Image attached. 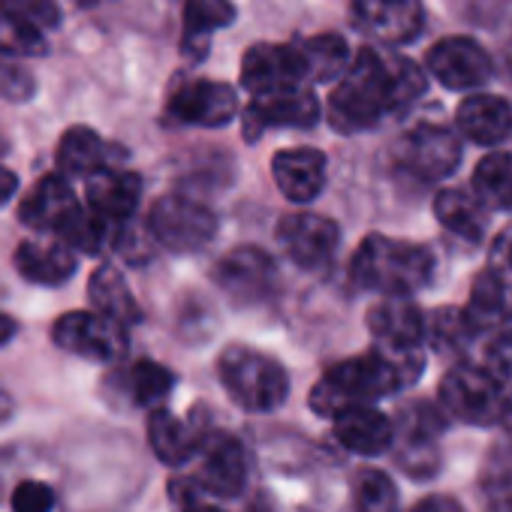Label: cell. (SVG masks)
<instances>
[{
  "instance_id": "1",
  "label": "cell",
  "mask_w": 512,
  "mask_h": 512,
  "mask_svg": "<svg viewBox=\"0 0 512 512\" xmlns=\"http://www.w3.org/2000/svg\"><path fill=\"white\" fill-rule=\"evenodd\" d=\"M428 88L425 73L410 58L362 49L329 97V121L338 133H362L389 115H404Z\"/></svg>"
},
{
  "instance_id": "2",
  "label": "cell",
  "mask_w": 512,
  "mask_h": 512,
  "mask_svg": "<svg viewBox=\"0 0 512 512\" xmlns=\"http://www.w3.org/2000/svg\"><path fill=\"white\" fill-rule=\"evenodd\" d=\"M422 362V350H392L377 344L362 356L332 365L311 389V407L320 416H338L347 407L386 398L416 383Z\"/></svg>"
},
{
  "instance_id": "3",
  "label": "cell",
  "mask_w": 512,
  "mask_h": 512,
  "mask_svg": "<svg viewBox=\"0 0 512 512\" xmlns=\"http://www.w3.org/2000/svg\"><path fill=\"white\" fill-rule=\"evenodd\" d=\"M434 256L413 244L389 235H368L350 266V278L356 287L383 293L386 299H407L431 281Z\"/></svg>"
},
{
  "instance_id": "4",
  "label": "cell",
  "mask_w": 512,
  "mask_h": 512,
  "mask_svg": "<svg viewBox=\"0 0 512 512\" xmlns=\"http://www.w3.org/2000/svg\"><path fill=\"white\" fill-rule=\"evenodd\" d=\"M217 377L226 395L250 413L278 410L290 392V377L284 365L250 347H226L217 356Z\"/></svg>"
},
{
  "instance_id": "5",
  "label": "cell",
  "mask_w": 512,
  "mask_h": 512,
  "mask_svg": "<svg viewBox=\"0 0 512 512\" xmlns=\"http://www.w3.org/2000/svg\"><path fill=\"white\" fill-rule=\"evenodd\" d=\"M506 389L482 368V365H455L440 380V404L443 410L467 425H494L500 422Z\"/></svg>"
},
{
  "instance_id": "6",
  "label": "cell",
  "mask_w": 512,
  "mask_h": 512,
  "mask_svg": "<svg viewBox=\"0 0 512 512\" xmlns=\"http://www.w3.org/2000/svg\"><path fill=\"white\" fill-rule=\"evenodd\" d=\"M214 284L235 302V305H260L278 293V266L263 247L241 244L223 253L214 272Z\"/></svg>"
},
{
  "instance_id": "7",
  "label": "cell",
  "mask_w": 512,
  "mask_h": 512,
  "mask_svg": "<svg viewBox=\"0 0 512 512\" xmlns=\"http://www.w3.org/2000/svg\"><path fill=\"white\" fill-rule=\"evenodd\" d=\"M217 232V217L196 199L187 196H163L154 202L148 217V235L169 247L172 253H196Z\"/></svg>"
},
{
  "instance_id": "8",
  "label": "cell",
  "mask_w": 512,
  "mask_h": 512,
  "mask_svg": "<svg viewBox=\"0 0 512 512\" xmlns=\"http://www.w3.org/2000/svg\"><path fill=\"white\" fill-rule=\"evenodd\" d=\"M52 338L61 350L91 362H118L127 353V329L97 311L64 314L52 326Z\"/></svg>"
},
{
  "instance_id": "9",
  "label": "cell",
  "mask_w": 512,
  "mask_h": 512,
  "mask_svg": "<svg viewBox=\"0 0 512 512\" xmlns=\"http://www.w3.org/2000/svg\"><path fill=\"white\" fill-rule=\"evenodd\" d=\"M398 166L419 181H440L455 172L461 160V142L452 130L437 124L413 127L395 145Z\"/></svg>"
},
{
  "instance_id": "10",
  "label": "cell",
  "mask_w": 512,
  "mask_h": 512,
  "mask_svg": "<svg viewBox=\"0 0 512 512\" xmlns=\"http://www.w3.org/2000/svg\"><path fill=\"white\" fill-rule=\"evenodd\" d=\"M247 452L232 434H208L202 437L196 449V473H193V488L220 494V497H235L247 485Z\"/></svg>"
},
{
  "instance_id": "11",
  "label": "cell",
  "mask_w": 512,
  "mask_h": 512,
  "mask_svg": "<svg viewBox=\"0 0 512 512\" xmlns=\"http://www.w3.org/2000/svg\"><path fill=\"white\" fill-rule=\"evenodd\" d=\"M428 73L449 91H473L491 79L488 52L467 37H446L428 49Z\"/></svg>"
},
{
  "instance_id": "12",
  "label": "cell",
  "mask_w": 512,
  "mask_h": 512,
  "mask_svg": "<svg viewBox=\"0 0 512 512\" xmlns=\"http://www.w3.org/2000/svg\"><path fill=\"white\" fill-rule=\"evenodd\" d=\"M338 238L341 232L335 220L323 214L299 211V214L281 217L278 223V241L299 269H323L335 256Z\"/></svg>"
},
{
  "instance_id": "13",
  "label": "cell",
  "mask_w": 512,
  "mask_h": 512,
  "mask_svg": "<svg viewBox=\"0 0 512 512\" xmlns=\"http://www.w3.org/2000/svg\"><path fill=\"white\" fill-rule=\"evenodd\" d=\"M241 82L253 97L275 94V91H290V88H305V73H302V64H299L296 43L250 46L244 61H241Z\"/></svg>"
},
{
  "instance_id": "14",
  "label": "cell",
  "mask_w": 512,
  "mask_h": 512,
  "mask_svg": "<svg viewBox=\"0 0 512 512\" xmlns=\"http://www.w3.org/2000/svg\"><path fill=\"white\" fill-rule=\"evenodd\" d=\"M356 25L383 46L413 43L425 28L419 0H353Z\"/></svg>"
},
{
  "instance_id": "15",
  "label": "cell",
  "mask_w": 512,
  "mask_h": 512,
  "mask_svg": "<svg viewBox=\"0 0 512 512\" xmlns=\"http://www.w3.org/2000/svg\"><path fill=\"white\" fill-rule=\"evenodd\" d=\"M238 97L226 82L214 79H190L181 82L169 97V115L178 124L196 127H223L235 118Z\"/></svg>"
},
{
  "instance_id": "16",
  "label": "cell",
  "mask_w": 512,
  "mask_h": 512,
  "mask_svg": "<svg viewBox=\"0 0 512 512\" xmlns=\"http://www.w3.org/2000/svg\"><path fill=\"white\" fill-rule=\"evenodd\" d=\"M320 121V100L308 88H290L253 97V103L244 112L247 136L256 139L260 130L269 127H314Z\"/></svg>"
},
{
  "instance_id": "17",
  "label": "cell",
  "mask_w": 512,
  "mask_h": 512,
  "mask_svg": "<svg viewBox=\"0 0 512 512\" xmlns=\"http://www.w3.org/2000/svg\"><path fill=\"white\" fill-rule=\"evenodd\" d=\"M85 196H88L91 214L118 226L130 220V214L136 211L139 196H142V181L139 175L124 172V169H100L97 175L88 178Z\"/></svg>"
},
{
  "instance_id": "18",
  "label": "cell",
  "mask_w": 512,
  "mask_h": 512,
  "mask_svg": "<svg viewBox=\"0 0 512 512\" xmlns=\"http://www.w3.org/2000/svg\"><path fill=\"white\" fill-rule=\"evenodd\" d=\"M335 419V437L344 449L356 455H380L395 443V425L386 413L371 404H356L341 410Z\"/></svg>"
},
{
  "instance_id": "19",
  "label": "cell",
  "mask_w": 512,
  "mask_h": 512,
  "mask_svg": "<svg viewBox=\"0 0 512 512\" xmlns=\"http://www.w3.org/2000/svg\"><path fill=\"white\" fill-rule=\"evenodd\" d=\"M272 172L290 202H311L326 187V154L317 148H290L275 154Z\"/></svg>"
},
{
  "instance_id": "20",
  "label": "cell",
  "mask_w": 512,
  "mask_h": 512,
  "mask_svg": "<svg viewBox=\"0 0 512 512\" xmlns=\"http://www.w3.org/2000/svg\"><path fill=\"white\" fill-rule=\"evenodd\" d=\"M368 329L380 347L419 350L425 344V314L410 299H383L368 314Z\"/></svg>"
},
{
  "instance_id": "21",
  "label": "cell",
  "mask_w": 512,
  "mask_h": 512,
  "mask_svg": "<svg viewBox=\"0 0 512 512\" xmlns=\"http://www.w3.org/2000/svg\"><path fill=\"white\" fill-rule=\"evenodd\" d=\"M79 208L76 202V193L70 190L67 178L64 175H46L40 178L28 196L22 199L19 205V217L22 223H28L31 229H40V232H58L70 214Z\"/></svg>"
},
{
  "instance_id": "22",
  "label": "cell",
  "mask_w": 512,
  "mask_h": 512,
  "mask_svg": "<svg viewBox=\"0 0 512 512\" xmlns=\"http://www.w3.org/2000/svg\"><path fill=\"white\" fill-rule=\"evenodd\" d=\"M458 130L476 145H500L512 136V106L494 94H473L458 106Z\"/></svg>"
},
{
  "instance_id": "23",
  "label": "cell",
  "mask_w": 512,
  "mask_h": 512,
  "mask_svg": "<svg viewBox=\"0 0 512 512\" xmlns=\"http://www.w3.org/2000/svg\"><path fill=\"white\" fill-rule=\"evenodd\" d=\"M16 269L25 281L40 284V287H58L64 284L73 269V250L67 244L55 241H22L16 250Z\"/></svg>"
},
{
  "instance_id": "24",
  "label": "cell",
  "mask_w": 512,
  "mask_h": 512,
  "mask_svg": "<svg viewBox=\"0 0 512 512\" xmlns=\"http://www.w3.org/2000/svg\"><path fill=\"white\" fill-rule=\"evenodd\" d=\"M148 443L163 464L181 467L196 455V449L202 443V431L193 428L190 422L172 416L169 410L154 407L148 416Z\"/></svg>"
},
{
  "instance_id": "25",
  "label": "cell",
  "mask_w": 512,
  "mask_h": 512,
  "mask_svg": "<svg viewBox=\"0 0 512 512\" xmlns=\"http://www.w3.org/2000/svg\"><path fill=\"white\" fill-rule=\"evenodd\" d=\"M109 145L91 127H73L61 136L58 169L70 178H91L100 169H109Z\"/></svg>"
},
{
  "instance_id": "26",
  "label": "cell",
  "mask_w": 512,
  "mask_h": 512,
  "mask_svg": "<svg viewBox=\"0 0 512 512\" xmlns=\"http://www.w3.org/2000/svg\"><path fill=\"white\" fill-rule=\"evenodd\" d=\"M88 293H91V302L97 308V314L115 320L118 326H133L139 323L142 311H139V302L133 299L124 275L115 269V266H100L94 275H91V284H88Z\"/></svg>"
},
{
  "instance_id": "27",
  "label": "cell",
  "mask_w": 512,
  "mask_h": 512,
  "mask_svg": "<svg viewBox=\"0 0 512 512\" xmlns=\"http://www.w3.org/2000/svg\"><path fill=\"white\" fill-rule=\"evenodd\" d=\"M296 52H299V64L305 73V85L332 82V79L344 76V70L350 67V49L338 34H320V37L299 40Z\"/></svg>"
},
{
  "instance_id": "28",
  "label": "cell",
  "mask_w": 512,
  "mask_h": 512,
  "mask_svg": "<svg viewBox=\"0 0 512 512\" xmlns=\"http://www.w3.org/2000/svg\"><path fill=\"white\" fill-rule=\"evenodd\" d=\"M434 217L440 220L443 229H449L458 238L467 241H479L485 235V208L479 205V199L467 190L449 187L440 190L434 199Z\"/></svg>"
},
{
  "instance_id": "29",
  "label": "cell",
  "mask_w": 512,
  "mask_h": 512,
  "mask_svg": "<svg viewBox=\"0 0 512 512\" xmlns=\"http://www.w3.org/2000/svg\"><path fill=\"white\" fill-rule=\"evenodd\" d=\"M473 196L482 208L512 211V154L494 151L485 154L473 169Z\"/></svg>"
},
{
  "instance_id": "30",
  "label": "cell",
  "mask_w": 512,
  "mask_h": 512,
  "mask_svg": "<svg viewBox=\"0 0 512 512\" xmlns=\"http://www.w3.org/2000/svg\"><path fill=\"white\" fill-rule=\"evenodd\" d=\"M235 7L232 0H187L184 4V46H199V55L208 46V37L232 25Z\"/></svg>"
},
{
  "instance_id": "31",
  "label": "cell",
  "mask_w": 512,
  "mask_h": 512,
  "mask_svg": "<svg viewBox=\"0 0 512 512\" xmlns=\"http://www.w3.org/2000/svg\"><path fill=\"white\" fill-rule=\"evenodd\" d=\"M172 371H166L157 362L139 359L127 368V374H121V386L127 392V398L139 407H157L169 392H172Z\"/></svg>"
},
{
  "instance_id": "32",
  "label": "cell",
  "mask_w": 512,
  "mask_h": 512,
  "mask_svg": "<svg viewBox=\"0 0 512 512\" xmlns=\"http://www.w3.org/2000/svg\"><path fill=\"white\" fill-rule=\"evenodd\" d=\"M112 232H115L112 223L100 220L97 214H91L88 208L79 205V208L70 214V220H67L55 235H58V241L67 244L70 250H79V253H100V250L109 247Z\"/></svg>"
},
{
  "instance_id": "33",
  "label": "cell",
  "mask_w": 512,
  "mask_h": 512,
  "mask_svg": "<svg viewBox=\"0 0 512 512\" xmlns=\"http://www.w3.org/2000/svg\"><path fill=\"white\" fill-rule=\"evenodd\" d=\"M425 341L437 353H464L476 341V335L467 326L461 308H437L425 317Z\"/></svg>"
},
{
  "instance_id": "34",
  "label": "cell",
  "mask_w": 512,
  "mask_h": 512,
  "mask_svg": "<svg viewBox=\"0 0 512 512\" xmlns=\"http://www.w3.org/2000/svg\"><path fill=\"white\" fill-rule=\"evenodd\" d=\"M353 512H398L395 482L377 467L359 470L353 476Z\"/></svg>"
},
{
  "instance_id": "35",
  "label": "cell",
  "mask_w": 512,
  "mask_h": 512,
  "mask_svg": "<svg viewBox=\"0 0 512 512\" xmlns=\"http://www.w3.org/2000/svg\"><path fill=\"white\" fill-rule=\"evenodd\" d=\"M43 52H46L43 34L0 4V55L31 58V55H43Z\"/></svg>"
},
{
  "instance_id": "36",
  "label": "cell",
  "mask_w": 512,
  "mask_h": 512,
  "mask_svg": "<svg viewBox=\"0 0 512 512\" xmlns=\"http://www.w3.org/2000/svg\"><path fill=\"white\" fill-rule=\"evenodd\" d=\"M503 389H512V326L500 329L488 347H485V365H482Z\"/></svg>"
},
{
  "instance_id": "37",
  "label": "cell",
  "mask_w": 512,
  "mask_h": 512,
  "mask_svg": "<svg viewBox=\"0 0 512 512\" xmlns=\"http://www.w3.org/2000/svg\"><path fill=\"white\" fill-rule=\"evenodd\" d=\"M13 509L16 512H52L55 509V491L46 482L25 479L13 491Z\"/></svg>"
},
{
  "instance_id": "38",
  "label": "cell",
  "mask_w": 512,
  "mask_h": 512,
  "mask_svg": "<svg viewBox=\"0 0 512 512\" xmlns=\"http://www.w3.org/2000/svg\"><path fill=\"white\" fill-rule=\"evenodd\" d=\"M10 13H16L22 22H28L31 28H49L58 25V7L55 0H7L4 4Z\"/></svg>"
},
{
  "instance_id": "39",
  "label": "cell",
  "mask_w": 512,
  "mask_h": 512,
  "mask_svg": "<svg viewBox=\"0 0 512 512\" xmlns=\"http://www.w3.org/2000/svg\"><path fill=\"white\" fill-rule=\"evenodd\" d=\"M488 269H491L506 287H512V223L494 238L491 253H488Z\"/></svg>"
},
{
  "instance_id": "40",
  "label": "cell",
  "mask_w": 512,
  "mask_h": 512,
  "mask_svg": "<svg viewBox=\"0 0 512 512\" xmlns=\"http://www.w3.org/2000/svg\"><path fill=\"white\" fill-rule=\"evenodd\" d=\"M172 497L181 503V512H223V509H217V506L199 503V500H196V488H193V485H187V482H175Z\"/></svg>"
},
{
  "instance_id": "41",
  "label": "cell",
  "mask_w": 512,
  "mask_h": 512,
  "mask_svg": "<svg viewBox=\"0 0 512 512\" xmlns=\"http://www.w3.org/2000/svg\"><path fill=\"white\" fill-rule=\"evenodd\" d=\"M407 512H464L461 503L455 497H446V494H431L419 503H413V509Z\"/></svg>"
},
{
  "instance_id": "42",
  "label": "cell",
  "mask_w": 512,
  "mask_h": 512,
  "mask_svg": "<svg viewBox=\"0 0 512 512\" xmlns=\"http://www.w3.org/2000/svg\"><path fill=\"white\" fill-rule=\"evenodd\" d=\"M19 190V178H16V172H10L7 166H0V205L4 202H10V196Z\"/></svg>"
},
{
  "instance_id": "43",
  "label": "cell",
  "mask_w": 512,
  "mask_h": 512,
  "mask_svg": "<svg viewBox=\"0 0 512 512\" xmlns=\"http://www.w3.org/2000/svg\"><path fill=\"white\" fill-rule=\"evenodd\" d=\"M16 335V320L7 317V314H0V347L10 344V338Z\"/></svg>"
},
{
  "instance_id": "44",
  "label": "cell",
  "mask_w": 512,
  "mask_h": 512,
  "mask_svg": "<svg viewBox=\"0 0 512 512\" xmlns=\"http://www.w3.org/2000/svg\"><path fill=\"white\" fill-rule=\"evenodd\" d=\"M491 512H512V491H497L491 500Z\"/></svg>"
},
{
  "instance_id": "45",
  "label": "cell",
  "mask_w": 512,
  "mask_h": 512,
  "mask_svg": "<svg viewBox=\"0 0 512 512\" xmlns=\"http://www.w3.org/2000/svg\"><path fill=\"white\" fill-rule=\"evenodd\" d=\"M500 425L512 434V389H506L503 395V410H500Z\"/></svg>"
},
{
  "instance_id": "46",
  "label": "cell",
  "mask_w": 512,
  "mask_h": 512,
  "mask_svg": "<svg viewBox=\"0 0 512 512\" xmlns=\"http://www.w3.org/2000/svg\"><path fill=\"white\" fill-rule=\"evenodd\" d=\"M7 410H10V398H7L4 392H0V419L7 416Z\"/></svg>"
},
{
  "instance_id": "47",
  "label": "cell",
  "mask_w": 512,
  "mask_h": 512,
  "mask_svg": "<svg viewBox=\"0 0 512 512\" xmlns=\"http://www.w3.org/2000/svg\"><path fill=\"white\" fill-rule=\"evenodd\" d=\"M509 320H512V290H509Z\"/></svg>"
},
{
  "instance_id": "48",
  "label": "cell",
  "mask_w": 512,
  "mask_h": 512,
  "mask_svg": "<svg viewBox=\"0 0 512 512\" xmlns=\"http://www.w3.org/2000/svg\"><path fill=\"white\" fill-rule=\"evenodd\" d=\"M0 154H4V139H0Z\"/></svg>"
}]
</instances>
